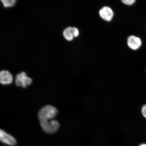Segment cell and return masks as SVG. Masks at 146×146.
<instances>
[{
	"instance_id": "6da1fadb",
	"label": "cell",
	"mask_w": 146,
	"mask_h": 146,
	"mask_svg": "<svg viewBox=\"0 0 146 146\" xmlns=\"http://www.w3.org/2000/svg\"><path fill=\"white\" fill-rule=\"evenodd\" d=\"M57 109L52 106L47 105L40 110L38 114L40 122L48 121L53 119L57 115Z\"/></svg>"
},
{
	"instance_id": "7a4b0ae2",
	"label": "cell",
	"mask_w": 146,
	"mask_h": 146,
	"mask_svg": "<svg viewBox=\"0 0 146 146\" xmlns=\"http://www.w3.org/2000/svg\"><path fill=\"white\" fill-rule=\"evenodd\" d=\"M40 123L43 130L49 134L56 133L60 127L59 123L57 120L53 119L40 122Z\"/></svg>"
},
{
	"instance_id": "3957f363",
	"label": "cell",
	"mask_w": 146,
	"mask_h": 146,
	"mask_svg": "<svg viewBox=\"0 0 146 146\" xmlns=\"http://www.w3.org/2000/svg\"><path fill=\"white\" fill-rule=\"evenodd\" d=\"M16 85L18 87H21L25 88L31 84L32 80L31 78L28 77L26 73L23 72L18 74L16 76L15 80Z\"/></svg>"
},
{
	"instance_id": "277c9868",
	"label": "cell",
	"mask_w": 146,
	"mask_h": 146,
	"mask_svg": "<svg viewBox=\"0 0 146 146\" xmlns=\"http://www.w3.org/2000/svg\"><path fill=\"white\" fill-rule=\"evenodd\" d=\"M0 140L3 143L10 145L13 146L17 143L16 140L13 137L2 129L0 130Z\"/></svg>"
},
{
	"instance_id": "5b68a950",
	"label": "cell",
	"mask_w": 146,
	"mask_h": 146,
	"mask_svg": "<svg viewBox=\"0 0 146 146\" xmlns=\"http://www.w3.org/2000/svg\"><path fill=\"white\" fill-rule=\"evenodd\" d=\"M142 41L139 38L135 36H131L128 38L127 45L131 49L136 50L139 49L142 45Z\"/></svg>"
},
{
	"instance_id": "8992f818",
	"label": "cell",
	"mask_w": 146,
	"mask_h": 146,
	"mask_svg": "<svg viewBox=\"0 0 146 146\" xmlns=\"http://www.w3.org/2000/svg\"><path fill=\"white\" fill-rule=\"evenodd\" d=\"M99 14L102 19L107 21H110L114 16L112 9L108 7H105L100 11Z\"/></svg>"
},
{
	"instance_id": "52a82bcc",
	"label": "cell",
	"mask_w": 146,
	"mask_h": 146,
	"mask_svg": "<svg viewBox=\"0 0 146 146\" xmlns=\"http://www.w3.org/2000/svg\"><path fill=\"white\" fill-rule=\"evenodd\" d=\"M13 81V77L11 74L7 70L1 71L0 72V82L3 85H8Z\"/></svg>"
},
{
	"instance_id": "ba28073f",
	"label": "cell",
	"mask_w": 146,
	"mask_h": 146,
	"mask_svg": "<svg viewBox=\"0 0 146 146\" xmlns=\"http://www.w3.org/2000/svg\"><path fill=\"white\" fill-rule=\"evenodd\" d=\"M63 34L64 37L67 41H71L74 39V37L73 35L72 27H67L63 31Z\"/></svg>"
},
{
	"instance_id": "9c48e42d",
	"label": "cell",
	"mask_w": 146,
	"mask_h": 146,
	"mask_svg": "<svg viewBox=\"0 0 146 146\" xmlns=\"http://www.w3.org/2000/svg\"><path fill=\"white\" fill-rule=\"evenodd\" d=\"M16 0H1V1L3 3V6L5 8L13 6L16 2Z\"/></svg>"
},
{
	"instance_id": "30bf717a",
	"label": "cell",
	"mask_w": 146,
	"mask_h": 146,
	"mask_svg": "<svg viewBox=\"0 0 146 146\" xmlns=\"http://www.w3.org/2000/svg\"><path fill=\"white\" fill-rule=\"evenodd\" d=\"M135 1V0H123L122 2L126 5H131L134 4Z\"/></svg>"
},
{
	"instance_id": "8fae6325",
	"label": "cell",
	"mask_w": 146,
	"mask_h": 146,
	"mask_svg": "<svg viewBox=\"0 0 146 146\" xmlns=\"http://www.w3.org/2000/svg\"><path fill=\"white\" fill-rule=\"evenodd\" d=\"M73 35L74 37H77L79 35V31L78 29L75 27H72Z\"/></svg>"
},
{
	"instance_id": "7c38bea8",
	"label": "cell",
	"mask_w": 146,
	"mask_h": 146,
	"mask_svg": "<svg viewBox=\"0 0 146 146\" xmlns=\"http://www.w3.org/2000/svg\"><path fill=\"white\" fill-rule=\"evenodd\" d=\"M141 113L144 117L146 118V105L142 106L141 109Z\"/></svg>"
},
{
	"instance_id": "4fadbf2b",
	"label": "cell",
	"mask_w": 146,
	"mask_h": 146,
	"mask_svg": "<svg viewBox=\"0 0 146 146\" xmlns=\"http://www.w3.org/2000/svg\"><path fill=\"white\" fill-rule=\"evenodd\" d=\"M139 146H146V144L145 143L142 144Z\"/></svg>"
},
{
	"instance_id": "5bb4252c",
	"label": "cell",
	"mask_w": 146,
	"mask_h": 146,
	"mask_svg": "<svg viewBox=\"0 0 146 146\" xmlns=\"http://www.w3.org/2000/svg\"></svg>"
}]
</instances>
